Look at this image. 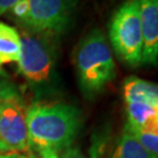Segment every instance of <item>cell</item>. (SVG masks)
I'll list each match as a JSON object with an SVG mask.
<instances>
[{"mask_svg": "<svg viewBox=\"0 0 158 158\" xmlns=\"http://www.w3.org/2000/svg\"><path fill=\"white\" fill-rule=\"evenodd\" d=\"M27 152H28V155H27V158H41L39 153L35 152V151H34V150H32V149H29Z\"/></svg>", "mask_w": 158, "mask_h": 158, "instance_id": "obj_17", "label": "cell"}, {"mask_svg": "<svg viewBox=\"0 0 158 158\" xmlns=\"http://www.w3.org/2000/svg\"><path fill=\"white\" fill-rule=\"evenodd\" d=\"M29 149L27 107L17 96L0 104V153H23Z\"/></svg>", "mask_w": 158, "mask_h": 158, "instance_id": "obj_6", "label": "cell"}, {"mask_svg": "<svg viewBox=\"0 0 158 158\" xmlns=\"http://www.w3.org/2000/svg\"><path fill=\"white\" fill-rule=\"evenodd\" d=\"M21 48L20 32L11 25L0 21V66L19 62Z\"/></svg>", "mask_w": 158, "mask_h": 158, "instance_id": "obj_9", "label": "cell"}, {"mask_svg": "<svg viewBox=\"0 0 158 158\" xmlns=\"http://www.w3.org/2000/svg\"><path fill=\"white\" fill-rule=\"evenodd\" d=\"M28 14L20 28L60 35L69 27L77 0H27Z\"/></svg>", "mask_w": 158, "mask_h": 158, "instance_id": "obj_5", "label": "cell"}, {"mask_svg": "<svg viewBox=\"0 0 158 158\" xmlns=\"http://www.w3.org/2000/svg\"><path fill=\"white\" fill-rule=\"evenodd\" d=\"M17 96H20L18 87L12 81L10 75L0 68V104Z\"/></svg>", "mask_w": 158, "mask_h": 158, "instance_id": "obj_12", "label": "cell"}, {"mask_svg": "<svg viewBox=\"0 0 158 158\" xmlns=\"http://www.w3.org/2000/svg\"><path fill=\"white\" fill-rule=\"evenodd\" d=\"M123 98L125 103H145L158 106V85L137 76H129L123 82Z\"/></svg>", "mask_w": 158, "mask_h": 158, "instance_id": "obj_8", "label": "cell"}, {"mask_svg": "<svg viewBox=\"0 0 158 158\" xmlns=\"http://www.w3.org/2000/svg\"><path fill=\"white\" fill-rule=\"evenodd\" d=\"M82 117L76 107L63 102H36L27 108L29 147L61 152L73 144Z\"/></svg>", "mask_w": 158, "mask_h": 158, "instance_id": "obj_1", "label": "cell"}, {"mask_svg": "<svg viewBox=\"0 0 158 158\" xmlns=\"http://www.w3.org/2000/svg\"><path fill=\"white\" fill-rule=\"evenodd\" d=\"M143 35L142 64H158V0H137Z\"/></svg>", "mask_w": 158, "mask_h": 158, "instance_id": "obj_7", "label": "cell"}, {"mask_svg": "<svg viewBox=\"0 0 158 158\" xmlns=\"http://www.w3.org/2000/svg\"><path fill=\"white\" fill-rule=\"evenodd\" d=\"M41 158H59V153L53 150H40L36 151Z\"/></svg>", "mask_w": 158, "mask_h": 158, "instance_id": "obj_15", "label": "cell"}, {"mask_svg": "<svg viewBox=\"0 0 158 158\" xmlns=\"http://www.w3.org/2000/svg\"><path fill=\"white\" fill-rule=\"evenodd\" d=\"M19 0H0V17L6 12L11 11V8L17 4Z\"/></svg>", "mask_w": 158, "mask_h": 158, "instance_id": "obj_14", "label": "cell"}, {"mask_svg": "<svg viewBox=\"0 0 158 158\" xmlns=\"http://www.w3.org/2000/svg\"><path fill=\"white\" fill-rule=\"evenodd\" d=\"M129 131L135 136L138 143L153 158H158V128L152 129H137L125 124Z\"/></svg>", "mask_w": 158, "mask_h": 158, "instance_id": "obj_11", "label": "cell"}, {"mask_svg": "<svg viewBox=\"0 0 158 158\" xmlns=\"http://www.w3.org/2000/svg\"><path fill=\"white\" fill-rule=\"evenodd\" d=\"M0 158H27L23 153L10 152V153H0Z\"/></svg>", "mask_w": 158, "mask_h": 158, "instance_id": "obj_16", "label": "cell"}, {"mask_svg": "<svg viewBox=\"0 0 158 158\" xmlns=\"http://www.w3.org/2000/svg\"><path fill=\"white\" fill-rule=\"evenodd\" d=\"M111 158H153L124 125Z\"/></svg>", "mask_w": 158, "mask_h": 158, "instance_id": "obj_10", "label": "cell"}, {"mask_svg": "<svg viewBox=\"0 0 158 158\" xmlns=\"http://www.w3.org/2000/svg\"><path fill=\"white\" fill-rule=\"evenodd\" d=\"M59 158H88V157L82 152V150L79 147L70 145V147L66 148L64 150L61 151Z\"/></svg>", "mask_w": 158, "mask_h": 158, "instance_id": "obj_13", "label": "cell"}, {"mask_svg": "<svg viewBox=\"0 0 158 158\" xmlns=\"http://www.w3.org/2000/svg\"><path fill=\"white\" fill-rule=\"evenodd\" d=\"M21 55L18 70L34 89H44L53 83L56 63L57 36L21 28Z\"/></svg>", "mask_w": 158, "mask_h": 158, "instance_id": "obj_3", "label": "cell"}, {"mask_svg": "<svg viewBox=\"0 0 158 158\" xmlns=\"http://www.w3.org/2000/svg\"><path fill=\"white\" fill-rule=\"evenodd\" d=\"M73 62L81 91L87 97L100 94L116 77L111 48L98 28L91 29L80 40L74 49Z\"/></svg>", "mask_w": 158, "mask_h": 158, "instance_id": "obj_2", "label": "cell"}, {"mask_svg": "<svg viewBox=\"0 0 158 158\" xmlns=\"http://www.w3.org/2000/svg\"><path fill=\"white\" fill-rule=\"evenodd\" d=\"M109 41L121 61L130 67L142 64L143 35L137 0H127L109 23Z\"/></svg>", "mask_w": 158, "mask_h": 158, "instance_id": "obj_4", "label": "cell"}, {"mask_svg": "<svg viewBox=\"0 0 158 158\" xmlns=\"http://www.w3.org/2000/svg\"><path fill=\"white\" fill-rule=\"evenodd\" d=\"M156 127L158 128V106L156 108Z\"/></svg>", "mask_w": 158, "mask_h": 158, "instance_id": "obj_18", "label": "cell"}]
</instances>
